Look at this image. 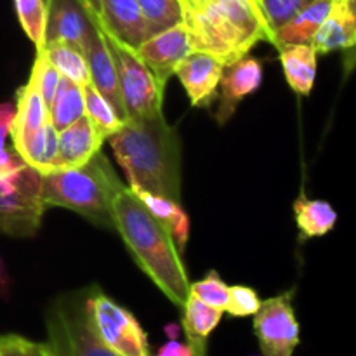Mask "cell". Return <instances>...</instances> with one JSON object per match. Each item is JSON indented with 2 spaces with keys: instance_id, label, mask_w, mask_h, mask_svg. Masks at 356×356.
<instances>
[{
  "instance_id": "obj_5",
  "label": "cell",
  "mask_w": 356,
  "mask_h": 356,
  "mask_svg": "<svg viewBox=\"0 0 356 356\" xmlns=\"http://www.w3.org/2000/svg\"><path fill=\"white\" fill-rule=\"evenodd\" d=\"M86 294L87 291L61 296L49 308L45 327L54 356H117L94 330Z\"/></svg>"
},
{
  "instance_id": "obj_11",
  "label": "cell",
  "mask_w": 356,
  "mask_h": 356,
  "mask_svg": "<svg viewBox=\"0 0 356 356\" xmlns=\"http://www.w3.org/2000/svg\"><path fill=\"white\" fill-rule=\"evenodd\" d=\"M263 83V63L252 56H243L238 61L229 63L222 70L218 87V111L216 120L226 124L235 115L238 104L247 96L256 92Z\"/></svg>"
},
{
  "instance_id": "obj_26",
  "label": "cell",
  "mask_w": 356,
  "mask_h": 356,
  "mask_svg": "<svg viewBox=\"0 0 356 356\" xmlns=\"http://www.w3.org/2000/svg\"><path fill=\"white\" fill-rule=\"evenodd\" d=\"M83 90V103H86V117L89 118V122L92 124V127L96 129L97 134L106 141L110 136H113L122 125L125 124L118 113L115 111V108L111 106L110 101L104 99L99 92L96 90V87L92 83H86L82 87Z\"/></svg>"
},
{
  "instance_id": "obj_3",
  "label": "cell",
  "mask_w": 356,
  "mask_h": 356,
  "mask_svg": "<svg viewBox=\"0 0 356 356\" xmlns=\"http://www.w3.org/2000/svg\"><path fill=\"white\" fill-rule=\"evenodd\" d=\"M181 6L193 51L225 65L238 61L259 42H270L257 0H181Z\"/></svg>"
},
{
  "instance_id": "obj_10",
  "label": "cell",
  "mask_w": 356,
  "mask_h": 356,
  "mask_svg": "<svg viewBox=\"0 0 356 356\" xmlns=\"http://www.w3.org/2000/svg\"><path fill=\"white\" fill-rule=\"evenodd\" d=\"M190 52H193V45L184 23H177L160 33L152 35L136 49V54L148 66L163 89L176 72L177 65Z\"/></svg>"
},
{
  "instance_id": "obj_25",
  "label": "cell",
  "mask_w": 356,
  "mask_h": 356,
  "mask_svg": "<svg viewBox=\"0 0 356 356\" xmlns=\"http://www.w3.org/2000/svg\"><path fill=\"white\" fill-rule=\"evenodd\" d=\"M42 54L47 58V61L59 72V75L79 86L89 83V70H87L86 58H83L82 49L70 42L52 40L45 42L44 47L40 49Z\"/></svg>"
},
{
  "instance_id": "obj_2",
  "label": "cell",
  "mask_w": 356,
  "mask_h": 356,
  "mask_svg": "<svg viewBox=\"0 0 356 356\" xmlns=\"http://www.w3.org/2000/svg\"><path fill=\"white\" fill-rule=\"evenodd\" d=\"M108 143L131 190L181 200V139L163 115L127 120Z\"/></svg>"
},
{
  "instance_id": "obj_27",
  "label": "cell",
  "mask_w": 356,
  "mask_h": 356,
  "mask_svg": "<svg viewBox=\"0 0 356 356\" xmlns=\"http://www.w3.org/2000/svg\"><path fill=\"white\" fill-rule=\"evenodd\" d=\"M56 149H58V131L52 127L51 122H45L44 127L19 149L17 155L35 170L47 174L51 172Z\"/></svg>"
},
{
  "instance_id": "obj_31",
  "label": "cell",
  "mask_w": 356,
  "mask_h": 356,
  "mask_svg": "<svg viewBox=\"0 0 356 356\" xmlns=\"http://www.w3.org/2000/svg\"><path fill=\"white\" fill-rule=\"evenodd\" d=\"M228 294L229 285L222 282L218 271H209L207 277L190 284V296L222 313H225L226 305H228Z\"/></svg>"
},
{
  "instance_id": "obj_19",
  "label": "cell",
  "mask_w": 356,
  "mask_h": 356,
  "mask_svg": "<svg viewBox=\"0 0 356 356\" xmlns=\"http://www.w3.org/2000/svg\"><path fill=\"white\" fill-rule=\"evenodd\" d=\"M337 0H313L309 2L294 19L289 21L285 26L271 35L270 44L275 47L289 44H309L315 33L318 31L320 24L323 23Z\"/></svg>"
},
{
  "instance_id": "obj_13",
  "label": "cell",
  "mask_w": 356,
  "mask_h": 356,
  "mask_svg": "<svg viewBox=\"0 0 356 356\" xmlns=\"http://www.w3.org/2000/svg\"><path fill=\"white\" fill-rule=\"evenodd\" d=\"M225 63L207 52L193 51L177 65L174 75L183 83L191 104L197 108H209L218 97Z\"/></svg>"
},
{
  "instance_id": "obj_33",
  "label": "cell",
  "mask_w": 356,
  "mask_h": 356,
  "mask_svg": "<svg viewBox=\"0 0 356 356\" xmlns=\"http://www.w3.org/2000/svg\"><path fill=\"white\" fill-rule=\"evenodd\" d=\"M0 356H54L47 343L26 339L17 334L0 336Z\"/></svg>"
},
{
  "instance_id": "obj_15",
  "label": "cell",
  "mask_w": 356,
  "mask_h": 356,
  "mask_svg": "<svg viewBox=\"0 0 356 356\" xmlns=\"http://www.w3.org/2000/svg\"><path fill=\"white\" fill-rule=\"evenodd\" d=\"M45 31L44 44L52 40L70 42L82 49L94 19L80 0H45Z\"/></svg>"
},
{
  "instance_id": "obj_9",
  "label": "cell",
  "mask_w": 356,
  "mask_h": 356,
  "mask_svg": "<svg viewBox=\"0 0 356 356\" xmlns=\"http://www.w3.org/2000/svg\"><path fill=\"white\" fill-rule=\"evenodd\" d=\"M294 291L261 301L254 313V334L263 356H294L301 343V327L296 318Z\"/></svg>"
},
{
  "instance_id": "obj_14",
  "label": "cell",
  "mask_w": 356,
  "mask_h": 356,
  "mask_svg": "<svg viewBox=\"0 0 356 356\" xmlns=\"http://www.w3.org/2000/svg\"><path fill=\"white\" fill-rule=\"evenodd\" d=\"M97 28L132 51L149 38L148 26L136 0H101V23Z\"/></svg>"
},
{
  "instance_id": "obj_32",
  "label": "cell",
  "mask_w": 356,
  "mask_h": 356,
  "mask_svg": "<svg viewBox=\"0 0 356 356\" xmlns=\"http://www.w3.org/2000/svg\"><path fill=\"white\" fill-rule=\"evenodd\" d=\"M30 79L33 80L35 87L40 92L42 99H44L45 108H51L52 97H54L56 89H58V83L61 75H59L58 70L47 61L44 54L40 51H37V56H35V63H33V70H31Z\"/></svg>"
},
{
  "instance_id": "obj_35",
  "label": "cell",
  "mask_w": 356,
  "mask_h": 356,
  "mask_svg": "<svg viewBox=\"0 0 356 356\" xmlns=\"http://www.w3.org/2000/svg\"><path fill=\"white\" fill-rule=\"evenodd\" d=\"M14 118H16V103L0 104V152L7 148V136H10Z\"/></svg>"
},
{
  "instance_id": "obj_7",
  "label": "cell",
  "mask_w": 356,
  "mask_h": 356,
  "mask_svg": "<svg viewBox=\"0 0 356 356\" xmlns=\"http://www.w3.org/2000/svg\"><path fill=\"white\" fill-rule=\"evenodd\" d=\"M103 37L117 66L118 89L127 120H143L163 115V87L156 82L148 66L139 59L136 51L118 44L104 31Z\"/></svg>"
},
{
  "instance_id": "obj_29",
  "label": "cell",
  "mask_w": 356,
  "mask_h": 356,
  "mask_svg": "<svg viewBox=\"0 0 356 356\" xmlns=\"http://www.w3.org/2000/svg\"><path fill=\"white\" fill-rule=\"evenodd\" d=\"M14 7L23 31L33 42L35 49L40 51L44 47L45 13H47L45 0H14Z\"/></svg>"
},
{
  "instance_id": "obj_28",
  "label": "cell",
  "mask_w": 356,
  "mask_h": 356,
  "mask_svg": "<svg viewBox=\"0 0 356 356\" xmlns=\"http://www.w3.org/2000/svg\"><path fill=\"white\" fill-rule=\"evenodd\" d=\"M148 26L149 37L183 23V6L181 0H136Z\"/></svg>"
},
{
  "instance_id": "obj_24",
  "label": "cell",
  "mask_w": 356,
  "mask_h": 356,
  "mask_svg": "<svg viewBox=\"0 0 356 356\" xmlns=\"http://www.w3.org/2000/svg\"><path fill=\"white\" fill-rule=\"evenodd\" d=\"M83 115H86V103H83L82 86L61 76L49 108V122L56 131L61 132Z\"/></svg>"
},
{
  "instance_id": "obj_22",
  "label": "cell",
  "mask_w": 356,
  "mask_h": 356,
  "mask_svg": "<svg viewBox=\"0 0 356 356\" xmlns=\"http://www.w3.org/2000/svg\"><path fill=\"white\" fill-rule=\"evenodd\" d=\"M181 312H183V330L186 334L188 344L193 348L195 353H207V339L212 330L221 323L222 312L204 305L193 296H188Z\"/></svg>"
},
{
  "instance_id": "obj_36",
  "label": "cell",
  "mask_w": 356,
  "mask_h": 356,
  "mask_svg": "<svg viewBox=\"0 0 356 356\" xmlns=\"http://www.w3.org/2000/svg\"><path fill=\"white\" fill-rule=\"evenodd\" d=\"M155 356H195V351L190 344L177 343L176 339H170L169 343H165L156 351Z\"/></svg>"
},
{
  "instance_id": "obj_16",
  "label": "cell",
  "mask_w": 356,
  "mask_h": 356,
  "mask_svg": "<svg viewBox=\"0 0 356 356\" xmlns=\"http://www.w3.org/2000/svg\"><path fill=\"white\" fill-rule=\"evenodd\" d=\"M104 139L101 138L83 115L82 118L72 124L70 127L58 132V149L52 160V170H68L76 169L89 162L96 153L101 152Z\"/></svg>"
},
{
  "instance_id": "obj_4",
  "label": "cell",
  "mask_w": 356,
  "mask_h": 356,
  "mask_svg": "<svg viewBox=\"0 0 356 356\" xmlns=\"http://www.w3.org/2000/svg\"><path fill=\"white\" fill-rule=\"evenodd\" d=\"M122 184L106 156L99 152L76 169L42 174L40 198L45 209H68L94 225L115 229L111 204Z\"/></svg>"
},
{
  "instance_id": "obj_1",
  "label": "cell",
  "mask_w": 356,
  "mask_h": 356,
  "mask_svg": "<svg viewBox=\"0 0 356 356\" xmlns=\"http://www.w3.org/2000/svg\"><path fill=\"white\" fill-rule=\"evenodd\" d=\"M113 226L138 266L153 284L183 308L190 296V282L181 254L165 226L153 218L134 191L122 184L113 197Z\"/></svg>"
},
{
  "instance_id": "obj_21",
  "label": "cell",
  "mask_w": 356,
  "mask_h": 356,
  "mask_svg": "<svg viewBox=\"0 0 356 356\" xmlns=\"http://www.w3.org/2000/svg\"><path fill=\"white\" fill-rule=\"evenodd\" d=\"M134 191L136 197L143 202V205L148 209L149 214H152L153 218L159 219V221L165 226L167 232L172 236L179 254H183L184 247H186L188 243V238H190V218H188L184 209L179 205V202L170 200V198L162 197V195L149 193V191Z\"/></svg>"
},
{
  "instance_id": "obj_6",
  "label": "cell",
  "mask_w": 356,
  "mask_h": 356,
  "mask_svg": "<svg viewBox=\"0 0 356 356\" xmlns=\"http://www.w3.org/2000/svg\"><path fill=\"white\" fill-rule=\"evenodd\" d=\"M40 184L42 174L28 163L0 174V233L33 236L38 232L45 211Z\"/></svg>"
},
{
  "instance_id": "obj_20",
  "label": "cell",
  "mask_w": 356,
  "mask_h": 356,
  "mask_svg": "<svg viewBox=\"0 0 356 356\" xmlns=\"http://www.w3.org/2000/svg\"><path fill=\"white\" fill-rule=\"evenodd\" d=\"M280 63L289 86L298 94L308 96L315 86L318 54L309 44H289L278 47Z\"/></svg>"
},
{
  "instance_id": "obj_17",
  "label": "cell",
  "mask_w": 356,
  "mask_h": 356,
  "mask_svg": "<svg viewBox=\"0 0 356 356\" xmlns=\"http://www.w3.org/2000/svg\"><path fill=\"white\" fill-rule=\"evenodd\" d=\"M356 42V14L355 0H337L329 16L320 24L318 31L309 45L316 54L351 49Z\"/></svg>"
},
{
  "instance_id": "obj_18",
  "label": "cell",
  "mask_w": 356,
  "mask_h": 356,
  "mask_svg": "<svg viewBox=\"0 0 356 356\" xmlns=\"http://www.w3.org/2000/svg\"><path fill=\"white\" fill-rule=\"evenodd\" d=\"M45 122H49V111L33 80L30 79L16 94V118L10 129V139L16 153H19V149L44 127Z\"/></svg>"
},
{
  "instance_id": "obj_30",
  "label": "cell",
  "mask_w": 356,
  "mask_h": 356,
  "mask_svg": "<svg viewBox=\"0 0 356 356\" xmlns=\"http://www.w3.org/2000/svg\"><path fill=\"white\" fill-rule=\"evenodd\" d=\"M309 2L313 0H257L264 21H266L268 31H270V40L275 31L294 19Z\"/></svg>"
},
{
  "instance_id": "obj_34",
  "label": "cell",
  "mask_w": 356,
  "mask_h": 356,
  "mask_svg": "<svg viewBox=\"0 0 356 356\" xmlns=\"http://www.w3.org/2000/svg\"><path fill=\"white\" fill-rule=\"evenodd\" d=\"M261 298L252 287L247 285H233L229 287L228 305H226V313L232 316L242 318V316H252L259 309Z\"/></svg>"
},
{
  "instance_id": "obj_38",
  "label": "cell",
  "mask_w": 356,
  "mask_h": 356,
  "mask_svg": "<svg viewBox=\"0 0 356 356\" xmlns=\"http://www.w3.org/2000/svg\"><path fill=\"white\" fill-rule=\"evenodd\" d=\"M83 3L89 14L92 16L94 23L99 24L101 23V0H80Z\"/></svg>"
},
{
  "instance_id": "obj_12",
  "label": "cell",
  "mask_w": 356,
  "mask_h": 356,
  "mask_svg": "<svg viewBox=\"0 0 356 356\" xmlns=\"http://www.w3.org/2000/svg\"><path fill=\"white\" fill-rule=\"evenodd\" d=\"M82 52L87 63V70H89L90 83L96 87V90L104 99L110 101L118 117L127 122V115H125L124 104H122L120 89H118L117 66H115L113 56L108 49L106 40H104L103 31L97 28L96 23L89 30L87 37L83 38Z\"/></svg>"
},
{
  "instance_id": "obj_8",
  "label": "cell",
  "mask_w": 356,
  "mask_h": 356,
  "mask_svg": "<svg viewBox=\"0 0 356 356\" xmlns=\"http://www.w3.org/2000/svg\"><path fill=\"white\" fill-rule=\"evenodd\" d=\"M86 306L99 339L117 356H152L148 336L129 309L108 298L99 289H89Z\"/></svg>"
},
{
  "instance_id": "obj_37",
  "label": "cell",
  "mask_w": 356,
  "mask_h": 356,
  "mask_svg": "<svg viewBox=\"0 0 356 356\" xmlns=\"http://www.w3.org/2000/svg\"><path fill=\"white\" fill-rule=\"evenodd\" d=\"M10 292V278L9 273L6 270V264H3L2 257H0V298L7 299Z\"/></svg>"
},
{
  "instance_id": "obj_39",
  "label": "cell",
  "mask_w": 356,
  "mask_h": 356,
  "mask_svg": "<svg viewBox=\"0 0 356 356\" xmlns=\"http://www.w3.org/2000/svg\"><path fill=\"white\" fill-rule=\"evenodd\" d=\"M195 356H207V353H195Z\"/></svg>"
},
{
  "instance_id": "obj_23",
  "label": "cell",
  "mask_w": 356,
  "mask_h": 356,
  "mask_svg": "<svg viewBox=\"0 0 356 356\" xmlns=\"http://www.w3.org/2000/svg\"><path fill=\"white\" fill-rule=\"evenodd\" d=\"M294 214L302 238H316V236L327 235L332 232L337 222V212L329 202L312 200L302 193L294 202Z\"/></svg>"
}]
</instances>
